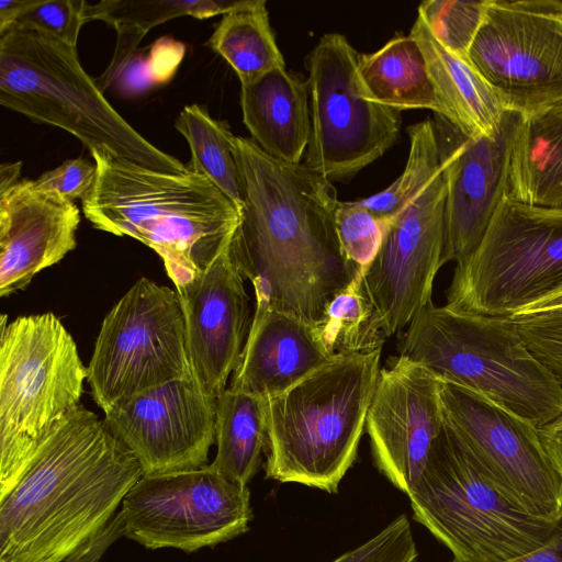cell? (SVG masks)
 Wrapping results in <instances>:
<instances>
[{
	"mask_svg": "<svg viewBox=\"0 0 562 562\" xmlns=\"http://www.w3.org/2000/svg\"><path fill=\"white\" fill-rule=\"evenodd\" d=\"M88 378L76 342L53 313L1 317L0 501L80 404Z\"/></svg>",
	"mask_w": 562,
	"mask_h": 562,
	"instance_id": "cell-7",
	"label": "cell"
},
{
	"mask_svg": "<svg viewBox=\"0 0 562 562\" xmlns=\"http://www.w3.org/2000/svg\"><path fill=\"white\" fill-rule=\"evenodd\" d=\"M413 516L454 562H509L548 546L562 527L522 512L480 471L443 428L407 495Z\"/></svg>",
	"mask_w": 562,
	"mask_h": 562,
	"instance_id": "cell-8",
	"label": "cell"
},
{
	"mask_svg": "<svg viewBox=\"0 0 562 562\" xmlns=\"http://www.w3.org/2000/svg\"><path fill=\"white\" fill-rule=\"evenodd\" d=\"M360 54L338 33L306 57L311 135L304 165L329 181L352 177L395 143L400 111L366 98Z\"/></svg>",
	"mask_w": 562,
	"mask_h": 562,
	"instance_id": "cell-11",
	"label": "cell"
},
{
	"mask_svg": "<svg viewBox=\"0 0 562 562\" xmlns=\"http://www.w3.org/2000/svg\"><path fill=\"white\" fill-rule=\"evenodd\" d=\"M120 514L123 536L146 549L187 553L213 548L249 529L248 485L205 467L143 474L125 495Z\"/></svg>",
	"mask_w": 562,
	"mask_h": 562,
	"instance_id": "cell-13",
	"label": "cell"
},
{
	"mask_svg": "<svg viewBox=\"0 0 562 562\" xmlns=\"http://www.w3.org/2000/svg\"><path fill=\"white\" fill-rule=\"evenodd\" d=\"M398 356L538 428L562 416L561 385L529 351L510 316L468 314L430 301L408 324Z\"/></svg>",
	"mask_w": 562,
	"mask_h": 562,
	"instance_id": "cell-6",
	"label": "cell"
},
{
	"mask_svg": "<svg viewBox=\"0 0 562 562\" xmlns=\"http://www.w3.org/2000/svg\"><path fill=\"white\" fill-rule=\"evenodd\" d=\"M443 428L439 379L397 356L380 369L366 430L375 468L408 495Z\"/></svg>",
	"mask_w": 562,
	"mask_h": 562,
	"instance_id": "cell-18",
	"label": "cell"
},
{
	"mask_svg": "<svg viewBox=\"0 0 562 562\" xmlns=\"http://www.w3.org/2000/svg\"><path fill=\"white\" fill-rule=\"evenodd\" d=\"M216 454L213 469L248 485L267 445L266 398L227 387L216 400Z\"/></svg>",
	"mask_w": 562,
	"mask_h": 562,
	"instance_id": "cell-27",
	"label": "cell"
},
{
	"mask_svg": "<svg viewBox=\"0 0 562 562\" xmlns=\"http://www.w3.org/2000/svg\"><path fill=\"white\" fill-rule=\"evenodd\" d=\"M409 154L402 175L387 188L359 200L387 225L408 206L443 167L437 125L427 119L407 128Z\"/></svg>",
	"mask_w": 562,
	"mask_h": 562,
	"instance_id": "cell-30",
	"label": "cell"
},
{
	"mask_svg": "<svg viewBox=\"0 0 562 562\" xmlns=\"http://www.w3.org/2000/svg\"><path fill=\"white\" fill-rule=\"evenodd\" d=\"M334 357L322 342L316 327L290 314L267 310L252 316L229 389L269 398Z\"/></svg>",
	"mask_w": 562,
	"mask_h": 562,
	"instance_id": "cell-21",
	"label": "cell"
},
{
	"mask_svg": "<svg viewBox=\"0 0 562 562\" xmlns=\"http://www.w3.org/2000/svg\"><path fill=\"white\" fill-rule=\"evenodd\" d=\"M468 59L506 111L562 103V1L488 0Z\"/></svg>",
	"mask_w": 562,
	"mask_h": 562,
	"instance_id": "cell-14",
	"label": "cell"
},
{
	"mask_svg": "<svg viewBox=\"0 0 562 562\" xmlns=\"http://www.w3.org/2000/svg\"><path fill=\"white\" fill-rule=\"evenodd\" d=\"M509 562H562V527L548 546Z\"/></svg>",
	"mask_w": 562,
	"mask_h": 562,
	"instance_id": "cell-41",
	"label": "cell"
},
{
	"mask_svg": "<svg viewBox=\"0 0 562 562\" xmlns=\"http://www.w3.org/2000/svg\"><path fill=\"white\" fill-rule=\"evenodd\" d=\"M186 138L191 159L187 169L209 179L239 211L244 195L235 156V137L225 122L213 119L205 109L190 104L175 122Z\"/></svg>",
	"mask_w": 562,
	"mask_h": 562,
	"instance_id": "cell-29",
	"label": "cell"
},
{
	"mask_svg": "<svg viewBox=\"0 0 562 562\" xmlns=\"http://www.w3.org/2000/svg\"><path fill=\"white\" fill-rule=\"evenodd\" d=\"M446 164L427 188L387 226L378 255L362 277V290L386 338L403 329L431 301L442 266Z\"/></svg>",
	"mask_w": 562,
	"mask_h": 562,
	"instance_id": "cell-15",
	"label": "cell"
},
{
	"mask_svg": "<svg viewBox=\"0 0 562 562\" xmlns=\"http://www.w3.org/2000/svg\"><path fill=\"white\" fill-rule=\"evenodd\" d=\"M244 1L231 0H103L87 2L86 20H101L117 35L110 64L94 79L101 91L110 88L130 59L138 50L143 37L155 26L175 18L191 15L207 19L225 14Z\"/></svg>",
	"mask_w": 562,
	"mask_h": 562,
	"instance_id": "cell-26",
	"label": "cell"
},
{
	"mask_svg": "<svg viewBox=\"0 0 562 562\" xmlns=\"http://www.w3.org/2000/svg\"><path fill=\"white\" fill-rule=\"evenodd\" d=\"M488 0H427L418 15L434 36L449 50L468 58L469 49L483 22Z\"/></svg>",
	"mask_w": 562,
	"mask_h": 562,
	"instance_id": "cell-32",
	"label": "cell"
},
{
	"mask_svg": "<svg viewBox=\"0 0 562 562\" xmlns=\"http://www.w3.org/2000/svg\"><path fill=\"white\" fill-rule=\"evenodd\" d=\"M86 5L83 0H38L13 25L53 35L77 48L79 32L87 23Z\"/></svg>",
	"mask_w": 562,
	"mask_h": 562,
	"instance_id": "cell-36",
	"label": "cell"
},
{
	"mask_svg": "<svg viewBox=\"0 0 562 562\" xmlns=\"http://www.w3.org/2000/svg\"><path fill=\"white\" fill-rule=\"evenodd\" d=\"M506 195L529 204L562 207V103L524 119Z\"/></svg>",
	"mask_w": 562,
	"mask_h": 562,
	"instance_id": "cell-25",
	"label": "cell"
},
{
	"mask_svg": "<svg viewBox=\"0 0 562 562\" xmlns=\"http://www.w3.org/2000/svg\"><path fill=\"white\" fill-rule=\"evenodd\" d=\"M359 76L368 100L400 112L431 110L450 122L423 50L411 34L396 35L380 49L360 55Z\"/></svg>",
	"mask_w": 562,
	"mask_h": 562,
	"instance_id": "cell-24",
	"label": "cell"
},
{
	"mask_svg": "<svg viewBox=\"0 0 562 562\" xmlns=\"http://www.w3.org/2000/svg\"><path fill=\"white\" fill-rule=\"evenodd\" d=\"M79 223L74 201L38 190L34 180L0 191V295L24 289L74 250Z\"/></svg>",
	"mask_w": 562,
	"mask_h": 562,
	"instance_id": "cell-20",
	"label": "cell"
},
{
	"mask_svg": "<svg viewBox=\"0 0 562 562\" xmlns=\"http://www.w3.org/2000/svg\"><path fill=\"white\" fill-rule=\"evenodd\" d=\"M97 177V166L88 159L75 158L42 173L34 180L35 187L46 193L74 201L91 190Z\"/></svg>",
	"mask_w": 562,
	"mask_h": 562,
	"instance_id": "cell-38",
	"label": "cell"
},
{
	"mask_svg": "<svg viewBox=\"0 0 562 562\" xmlns=\"http://www.w3.org/2000/svg\"><path fill=\"white\" fill-rule=\"evenodd\" d=\"M443 424L480 471L528 515L562 519V473L539 428L484 395L439 379Z\"/></svg>",
	"mask_w": 562,
	"mask_h": 562,
	"instance_id": "cell-12",
	"label": "cell"
},
{
	"mask_svg": "<svg viewBox=\"0 0 562 562\" xmlns=\"http://www.w3.org/2000/svg\"><path fill=\"white\" fill-rule=\"evenodd\" d=\"M510 317L529 351L562 387V307Z\"/></svg>",
	"mask_w": 562,
	"mask_h": 562,
	"instance_id": "cell-35",
	"label": "cell"
},
{
	"mask_svg": "<svg viewBox=\"0 0 562 562\" xmlns=\"http://www.w3.org/2000/svg\"><path fill=\"white\" fill-rule=\"evenodd\" d=\"M334 222L345 258L360 272H366L379 252L387 224L359 200L338 201Z\"/></svg>",
	"mask_w": 562,
	"mask_h": 562,
	"instance_id": "cell-33",
	"label": "cell"
},
{
	"mask_svg": "<svg viewBox=\"0 0 562 562\" xmlns=\"http://www.w3.org/2000/svg\"><path fill=\"white\" fill-rule=\"evenodd\" d=\"M38 0H1L0 1V34L8 31L16 19Z\"/></svg>",
	"mask_w": 562,
	"mask_h": 562,
	"instance_id": "cell-40",
	"label": "cell"
},
{
	"mask_svg": "<svg viewBox=\"0 0 562 562\" xmlns=\"http://www.w3.org/2000/svg\"><path fill=\"white\" fill-rule=\"evenodd\" d=\"M143 474L104 420L80 405L0 501V562H63L109 525Z\"/></svg>",
	"mask_w": 562,
	"mask_h": 562,
	"instance_id": "cell-2",
	"label": "cell"
},
{
	"mask_svg": "<svg viewBox=\"0 0 562 562\" xmlns=\"http://www.w3.org/2000/svg\"><path fill=\"white\" fill-rule=\"evenodd\" d=\"M22 162H4L0 166V191H3L19 181Z\"/></svg>",
	"mask_w": 562,
	"mask_h": 562,
	"instance_id": "cell-43",
	"label": "cell"
},
{
	"mask_svg": "<svg viewBox=\"0 0 562 562\" xmlns=\"http://www.w3.org/2000/svg\"><path fill=\"white\" fill-rule=\"evenodd\" d=\"M418 550L405 514L371 539L333 562H414Z\"/></svg>",
	"mask_w": 562,
	"mask_h": 562,
	"instance_id": "cell-37",
	"label": "cell"
},
{
	"mask_svg": "<svg viewBox=\"0 0 562 562\" xmlns=\"http://www.w3.org/2000/svg\"><path fill=\"white\" fill-rule=\"evenodd\" d=\"M447 175L441 263L467 259L507 194L510 161L524 116L506 111L490 136L470 137L437 115Z\"/></svg>",
	"mask_w": 562,
	"mask_h": 562,
	"instance_id": "cell-17",
	"label": "cell"
},
{
	"mask_svg": "<svg viewBox=\"0 0 562 562\" xmlns=\"http://www.w3.org/2000/svg\"><path fill=\"white\" fill-rule=\"evenodd\" d=\"M244 195L231 254L255 290V314L274 310L318 328L328 305L359 272L344 256L333 182L304 164L235 137Z\"/></svg>",
	"mask_w": 562,
	"mask_h": 562,
	"instance_id": "cell-1",
	"label": "cell"
},
{
	"mask_svg": "<svg viewBox=\"0 0 562 562\" xmlns=\"http://www.w3.org/2000/svg\"><path fill=\"white\" fill-rule=\"evenodd\" d=\"M409 34L423 50L450 123L470 137L492 135L506 110L469 59L446 48L419 15Z\"/></svg>",
	"mask_w": 562,
	"mask_h": 562,
	"instance_id": "cell-23",
	"label": "cell"
},
{
	"mask_svg": "<svg viewBox=\"0 0 562 562\" xmlns=\"http://www.w3.org/2000/svg\"><path fill=\"white\" fill-rule=\"evenodd\" d=\"M381 351L337 355L266 398V477L337 493L357 459Z\"/></svg>",
	"mask_w": 562,
	"mask_h": 562,
	"instance_id": "cell-4",
	"label": "cell"
},
{
	"mask_svg": "<svg viewBox=\"0 0 562 562\" xmlns=\"http://www.w3.org/2000/svg\"><path fill=\"white\" fill-rule=\"evenodd\" d=\"M123 536V521L120 512L95 537L86 542L63 562H100L109 548Z\"/></svg>",
	"mask_w": 562,
	"mask_h": 562,
	"instance_id": "cell-39",
	"label": "cell"
},
{
	"mask_svg": "<svg viewBox=\"0 0 562 562\" xmlns=\"http://www.w3.org/2000/svg\"><path fill=\"white\" fill-rule=\"evenodd\" d=\"M562 307V290L549 294L541 300L525 306L515 315H525ZM514 316V315H513Z\"/></svg>",
	"mask_w": 562,
	"mask_h": 562,
	"instance_id": "cell-42",
	"label": "cell"
},
{
	"mask_svg": "<svg viewBox=\"0 0 562 562\" xmlns=\"http://www.w3.org/2000/svg\"><path fill=\"white\" fill-rule=\"evenodd\" d=\"M184 55V46L171 38L154 43L149 53L137 50L112 86L123 95H133L169 80Z\"/></svg>",
	"mask_w": 562,
	"mask_h": 562,
	"instance_id": "cell-34",
	"label": "cell"
},
{
	"mask_svg": "<svg viewBox=\"0 0 562 562\" xmlns=\"http://www.w3.org/2000/svg\"><path fill=\"white\" fill-rule=\"evenodd\" d=\"M90 154L97 177L81 199L86 218L97 229L155 250L176 289L210 266L239 224L238 207L203 176Z\"/></svg>",
	"mask_w": 562,
	"mask_h": 562,
	"instance_id": "cell-3",
	"label": "cell"
},
{
	"mask_svg": "<svg viewBox=\"0 0 562 562\" xmlns=\"http://www.w3.org/2000/svg\"><path fill=\"white\" fill-rule=\"evenodd\" d=\"M87 371L104 414L142 391L190 375L177 291L138 279L104 317Z\"/></svg>",
	"mask_w": 562,
	"mask_h": 562,
	"instance_id": "cell-10",
	"label": "cell"
},
{
	"mask_svg": "<svg viewBox=\"0 0 562 562\" xmlns=\"http://www.w3.org/2000/svg\"><path fill=\"white\" fill-rule=\"evenodd\" d=\"M243 121L251 139L269 156L301 164L311 135L307 80L285 68L241 85Z\"/></svg>",
	"mask_w": 562,
	"mask_h": 562,
	"instance_id": "cell-22",
	"label": "cell"
},
{
	"mask_svg": "<svg viewBox=\"0 0 562 562\" xmlns=\"http://www.w3.org/2000/svg\"><path fill=\"white\" fill-rule=\"evenodd\" d=\"M216 400L192 372L131 396L103 420L144 474L194 470L215 443Z\"/></svg>",
	"mask_w": 562,
	"mask_h": 562,
	"instance_id": "cell-16",
	"label": "cell"
},
{
	"mask_svg": "<svg viewBox=\"0 0 562 562\" xmlns=\"http://www.w3.org/2000/svg\"><path fill=\"white\" fill-rule=\"evenodd\" d=\"M0 104L72 134L90 153L168 173L187 171L123 119L82 68L77 48L53 35L14 25L0 34Z\"/></svg>",
	"mask_w": 562,
	"mask_h": 562,
	"instance_id": "cell-5",
	"label": "cell"
},
{
	"mask_svg": "<svg viewBox=\"0 0 562 562\" xmlns=\"http://www.w3.org/2000/svg\"><path fill=\"white\" fill-rule=\"evenodd\" d=\"M231 239L205 270L176 289L192 370L216 397L227 389L252 321L244 277L231 254Z\"/></svg>",
	"mask_w": 562,
	"mask_h": 562,
	"instance_id": "cell-19",
	"label": "cell"
},
{
	"mask_svg": "<svg viewBox=\"0 0 562 562\" xmlns=\"http://www.w3.org/2000/svg\"><path fill=\"white\" fill-rule=\"evenodd\" d=\"M358 272L327 307L317 328L322 342L331 356L370 352L382 348L385 337L378 328L373 310L362 290Z\"/></svg>",
	"mask_w": 562,
	"mask_h": 562,
	"instance_id": "cell-31",
	"label": "cell"
},
{
	"mask_svg": "<svg viewBox=\"0 0 562 562\" xmlns=\"http://www.w3.org/2000/svg\"><path fill=\"white\" fill-rule=\"evenodd\" d=\"M206 44L232 66L240 86L285 68L265 0H244L223 14Z\"/></svg>",
	"mask_w": 562,
	"mask_h": 562,
	"instance_id": "cell-28",
	"label": "cell"
},
{
	"mask_svg": "<svg viewBox=\"0 0 562 562\" xmlns=\"http://www.w3.org/2000/svg\"><path fill=\"white\" fill-rule=\"evenodd\" d=\"M562 290V207L505 195L476 249L457 263L446 306L509 317Z\"/></svg>",
	"mask_w": 562,
	"mask_h": 562,
	"instance_id": "cell-9",
	"label": "cell"
}]
</instances>
